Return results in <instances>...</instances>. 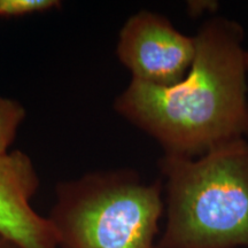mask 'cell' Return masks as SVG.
I'll use <instances>...</instances> for the list:
<instances>
[{"mask_svg": "<svg viewBox=\"0 0 248 248\" xmlns=\"http://www.w3.org/2000/svg\"><path fill=\"white\" fill-rule=\"evenodd\" d=\"M194 42V59L179 82L156 86L131 79L114 104L167 155L198 157L248 135L243 29L215 17Z\"/></svg>", "mask_w": 248, "mask_h": 248, "instance_id": "6da1fadb", "label": "cell"}, {"mask_svg": "<svg viewBox=\"0 0 248 248\" xmlns=\"http://www.w3.org/2000/svg\"><path fill=\"white\" fill-rule=\"evenodd\" d=\"M168 222L157 248L248 247V141L228 142L198 157L167 155Z\"/></svg>", "mask_w": 248, "mask_h": 248, "instance_id": "7a4b0ae2", "label": "cell"}, {"mask_svg": "<svg viewBox=\"0 0 248 248\" xmlns=\"http://www.w3.org/2000/svg\"><path fill=\"white\" fill-rule=\"evenodd\" d=\"M162 182L129 169L60 182L47 219L59 248H157Z\"/></svg>", "mask_w": 248, "mask_h": 248, "instance_id": "3957f363", "label": "cell"}, {"mask_svg": "<svg viewBox=\"0 0 248 248\" xmlns=\"http://www.w3.org/2000/svg\"><path fill=\"white\" fill-rule=\"evenodd\" d=\"M116 54L132 79L171 86L190 69L194 37L183 35L162 15L142 11L128 18L120 31Z\"/></svg>", "mask_w": 248, "mask_h": 248, "instance_id": "277c9868", "label": "cell"}, {"mask_svg": "<svg viewBox=\"0 0 248 248\" xmlns=\"http://www.w3.org/2000/svg\"><path fill=\"white\" fill-rule=\"evenodd\" d=\"M38 188L29 155L22 151L0 155V234L21 248H59L47 217L31 206Z\"/></svg>", "mask_w": 248, "mask_h": 248, "instance_id": "5b68a950", "label": "cell"}, {"mask_svg": "<svg viewBox=\"0 0 248 248\" xmlns=\"http://www.w3.org/2000/svg\"><path fill=\"white\" fill-rule=\"evenodd\" d=\"M26 116V108L20 101L0 95V155L9 152Z\"/></svg>", "mask_w": 248, "mask_h": 248, "instance_id": "8992f818", "label": "cell"}, {"mask_svg": "<svg viewBox=\"0 0 248 248\" xmlns=\"http://www.w3.org/2000/svg\"><path fill=\"white\" fill-rule=\"evenodd\" d=\"M59 0H0V18H16L60 8Z\"/></svg>", "mask_w": 248, "mask_h": 248, "instance_id": "52a82bcc", "label": "cell"}, {"mask_svg": "<svg viewBox=\"0 0 248 248\" xmlns=\"http://www.w3.org/2000/svg\"><path fill=\"white\" fill-rule=\"evenodd\" d=\"M0 248H21L17 244L0 234Z\"/></svg>", "mask_w": 248, "mask_h": 248, "instance_id": "ba28073f", "label": "cell"}, {"mask_svg": "<svg viewBox=\"0 0 248 248\" xmlns=\"http://www.w3.org/2000/svg\"><path fill=\"white\" fill-rule=\"evenodd\" d=\"M245 64H246V69L248 70V52L245 53Z\"/></svg>", "mask_w": 248, "mask_h": 248, "instance_id": "9c48e42d", "label": "cell"}]
</instances>
